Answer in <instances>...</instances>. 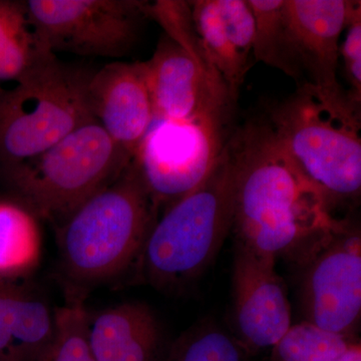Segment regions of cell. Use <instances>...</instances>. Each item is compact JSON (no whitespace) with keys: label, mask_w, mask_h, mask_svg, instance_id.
I'll list each match as a JSON object with an SVG mask.
<instances>
[{"label":"cell","mask_w":361,"mask_h":361,"mask_svg":"<svg viewBox=\"0 0 361 361\" xmlns=\"http://www.w3.org/2000/svg\"><path fill=\"white\" fill-rule=\"evenodd\" d=\"M233 169L236 243L300 267L348 224L300 170L267 120L252 121L227 142Z\"/></svg>","instance_id":"6da1fadb"},{"label":"cell","mask_w":361,"mask_h":361,"mask_svg":"<svg viewBox=\"0 0 361 361\" xmlns=\"http://www.w3.org/2000/svg\"><path fill=\"white\" fill-rule=\"evenodd\" d=\"M360 104L342 87L303 82L269 109L267 122L334 213L360 197Z\"/></svg>","instance_id":"7a4b0ae2"},{"label":"cell","mask_w":361,"mask_h":361,"mask_svg":"<svg viewBox=\"0 0 361 361\" xmlns=\"http://www.w3.org/2000/svg\"><path fill=\"white\" fill-rule=\"evenodd\" d=\"M158 209L134 161L59 226L66 276L80 286L108 281L137 263Z\"/></svg>","instance_id":"3957f363"},{"label":"cell","mask_w":361,"mask_h":361,"mask_svg":"<svg viewBox=\"0 0 361 361\" xmlns=\"http://www.w3.org/2000/svg\"><path fill=\"white\" fill-rule=\"evenodd\" d=\"M233 223V169L228 145L203 180L166 207L149 230L137 269L145 282L179 291L202 276Z\"/></svg>","instance_id":"277c9868"},{"label":"cell","mask_w":361,"mask_h":361,"mask_svg":"<svg viewBox=\"0 0 361 361\" xmlns=\"http://www.w3.org/2000/svg\"><path fill=\"white\" fill-rule=\"evenodd\" d=\"M97 121L4 174L16 199L54 224H63L90 197L118 179L132 163Z\"/></svg>","instance_id":"5b68a950"},{"label":"cell","mask_w":361,"mask_h":361,"mask_svg":"<svg viewBox=\"0 0 361 361\" xmlns=\"http://www.w3.org/2000/svg\"><path fill=\"white\" fill-rule=\"evenodd\" d=\"M94 73L56 56L11 89L0 90L2 169L30 160L96 121L87 97Z\"/></svg>","instance_id":"8992f818"},{"label":"cell","mask_w":361,"mask_h":361,"mask_svg":"<svg viewBox=\"0 0 361 361\" xmlns=\"http://www.w3.org/2000/svg\"><path fill=\"white\" fill-rule=\"evenodd\" d=\"M28 18L49 51L121 58L148 18L140 0H28Z\"/></svg>","instance_id":"52a82bcc"},{"label":"cell","mask_w":361,"mask_h":361,"mask_svg":"<svg viewBox=\"0 0 361 361\" xmlns=\"http://www.w3.org/2000/svg\"><path fill=\"white\" fill-rule=\"evenodd\" d=\"M229 120L154 118L134 164L157 207H168L198 186L225 148Z\"/></svg>","instance_id":"ba28073f"},{"label":"cell","mask_w":361,"mask_h":361,"mask_svg":"<svg viewBox=\"0 0 361 361\" xmlns=\"http://www.w3.org/2000/svg\"><path fill=\"white\" fill-rule=\"evenodd\" d=\"M300 267L304 320L355 337L361 316L360 230L348 222Z\"/></svg>","instance_id":"9c48e42d"},{"label":"cell","mask_w":361,"mask_h":361,"mask_svg":"<svg viewBox=\"0 0 361 361\" xmlns=\"http://www.w3.org/2000/svg\"><path fill=\"white\" fill-rule=\"evenodd\" d=\"M142 63L154 118L230 121L236 102L225 80L167 35L159 40L152 58Z\"/></svg>","instance_id":"30bf717a"},{"label":"cell","mask_w":361,"mask_h":361,"mask_svg":"<svg viewBox=\"0 0 361 361\" xmlns=\"http://www.w3.org/2000/svg\"><path fill=\"white\" fill-rule=\"evenodd\" d=\"M275 266V259L235 245L233 336L246 353L272 348L292 324L286 287Z\"/></svg>","instance_id":"8fae6325"},{"label":"cell","mask_w":361,"mask_h":361,"mask_svg":"<svg viewBox=\"0 0 361 361\" xmlns=\"http://www.w3.org/2000/svg\"><path fill=\"white\" fill-rule=\"evenodd\" d=\"M87 97L94 120L134 160L154 121L144 63L113 61L94 71Z\"/></svg>","instance_id":"7c38bea8"},{"label":"cell","mask_w":361,"mask_h":361,"mask_svg":"<svg viewBox=\"0 0 361 361\" xmlns=\"http://www.w3.org/2000/svg\"><path fill=\"white\" fill-rule=\"evenodd\" d=\"M351 0H285L287 35L294 61L303 78L318 87L339 89L337 66L341 37Z\"/></svg>","instance_id":"4fadbf2b"},{"label":"cell","mask_w":361,"mask_h":361,"mask_svg":"<svg viewBox=\"0 0 361 361\" xmlns=\"http://www.w3.org/2000/svg\"><path fill=\"white\" fill-rule=\"evenodd\" d=\"M87 329L97 361H163L169 345L156 313L142 302L89 311Z\"/></svg>","instance_id":"5bb4252c"},{"label":"cell","mask_w":361,"mask_h":361,"mask_svg":"<svg viewBox=\"0 0 361 361\" xmlns=\"http://www.w3.org/2000/svg\"><path fill=\"white\" fill-rule=\"evenodd\" d=\"M54 310L20 283H0V361H35L51 341Z\"/></svg>","instance_id":"9a60e30c"},{"label":"cell","mask_w":361,"mask_h":361,"mask_svg":"<svg viewBox=\"0 0 361 361\" xmlns=\"http://www.w3.org/2000/svg\"><path fill=\"white\" fill-rule=\"evenodd\" d=\"M42 220L18 199H0V283L32 276L42 258Z\"/></svg>","instance_id":"2e32d148"},{"label":"cell","mask_w":361,"mask_h":361,"mask_svg":"<svg viewBox=\"0 0 361 361\" xmlns=\"http://www.w3.org/2000/svg\"><path fill=\"white\" fill-rule=\"evenodd\" d=\"M56 56L35 33L25 1L0 0V82L16 84Z\"/></svg>","instance_id":"e0dca14e"},{"label":"cell","mask_w":361,"mask_h":361,"mask_svg":"<svg viewBox=\"0 0 361 361\" xmlns=\"http://www.w3.org/2000/svg\"><path fill=\"white\" fill-rule=\"evenodd\" d=\"M189 4L195 30L236 102L240 87L243 85L250 66L244 63L235 51L223 23L217 0H195Z\"/></svg>","instance_id":"ac0fdd59"},{"label":"cell","mask_w":361,"mask_h":361,"mask_svg":"<svg viewBox=\"0 0 361 361\" xmlns=\"http://www.w3.org/2000/svg\"><path fill=\"white\" fill-rule=\"evenodd\" d=\"M285 0H247L255 18L253 54L255 61L283 71L303 84L289 45L284 16Z\"/></svg>","instance_id":"d6986e66"},{"label":"cell","mask_w":361,"mask_h":361,"mask_svg":"<svg viewBox=\"0 0 361 361\" xmlns=\"http://www.w3.org/2000/svg\"><path fill=\"white\" fill-rule=\"evenodd\" d=\"M87 313L82 294L73 292L54 310V334L35 361H97L87 337Z\"/></svg>","instance_id":"ffe728a7"},{"label":"cell","mask_w":361,"mask_h":361,"mask_svg":"<svg viewBox=\"0 0 361 361\" xmlns=\"http://www.w3.org/2000/svg\"><path fill=\"white\" fill-rule=\"evenodd\" d=\"M233 334L212 319H203L169 344L163 361H246Z\"/></svg>","instance_id":"44dd1931"},{"label":"cell","mask_w":361,"mask_h":361,"mask_svg":"<svg viewBox=\"0 0 361 361\" xmlns=\"http://www.w3.org/2000/svg\"><path fill=\"white\" fill-rule=\"evenodd\" d=\"M356 341V337L334 334L303 320L291 324L271 348L270 361H329Z\"/></svg>","instance_id":"7402d4cb"},{"label":"cell","mask_w":361,"mask_h":361,"mask_svg":"<svg viewBox=\"0 0 361 361\" xmlns=\"http://www.w3.org/2000/svg\"><path fill=\"white\" fill-rule=\"evenodd\" d=\"M223 23L240 59L250 66L255 39V18L247 0H217Z\"/></svg>","instance_id":"603a6c76"},{"label":"cell","mask_w":361,"mask_h":361,"mask_svg":"<svg viewBox=\"0 0 361 361\" xmlns=\"http://www.w3.org/2000/svg\"><path fill=\"white\" fill-rule=\"evenodd\" d=\"M345 39L341 45V56L350 90V96L361 102V2L353 1L346 23Z\"/></svg>","instance_id":"cb8c5ba5"},{"label":"cell","mask_w":361,"mask_h":361,"mask_svg":"<svg viewBox=\"0 0 361 361\" xmlns=\"http://www.w3.org/2000/svg\"><path fill=\"white\" fill-rule=\"evenodd\" d=\"M329 361H361V344L356 341L343 353Z\"/></svg>","instance_id":"d4e9b609"}]
</instances>
